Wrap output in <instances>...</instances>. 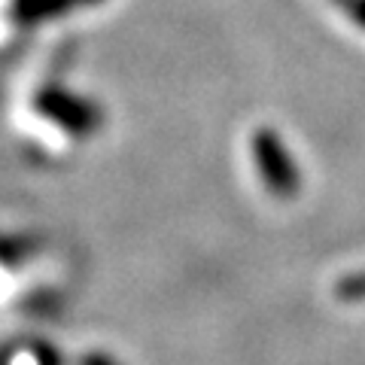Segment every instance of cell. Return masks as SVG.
<instances>
[{
    "mask_svg": "<svg viewBox=\"0 0 365 365\" xmlns=\"http://www.w3.org/2000/svg\"><path fill=\"white\" fill-rule=\"evenodd\" d=\"M253 158L262 182L274 192L277 198H295L302 189V174L295 165L292 153L287 150L283 137L274 128H259L253 134Z\"/></svg>",
    "mask_w": 365,
    "mask_h": 365,
    "instance_id": "cell-1",
    "label": "cell"
},
{
    "mask_svg": "<svg viewBox=\"0 0 365 365\" xmlns=\"http://www.w3.org/2000/svg\"><path fill=\"white\" fill-rule=\"evenodd\" d=\"M37 110L46 119H52L58 128H64L67 134H76V137H86L91 131H98L101 119H104V113H101V107L95 104V101L71 95V91H64V88L40 91Z\"/></svg>",
    "mask_w": 365,
    "mask_h": 365,
    "instance_id": "cell-2",
    "label": "cell"
},
{
    "mask_svg": "<svg viewBox=\"0 0 365 365\" xmlns=\"http://www.w3.org/2000/svg\"><path fill=\"white\" fill-rule=\"evenodd\" d=\"M71 6H73V0H16V19L25 21V25H34V21L61 16Z\"/></svg>",
    "mask_w": 365,
    "mask_h": 365,
    "instance_id": "cell-3",
    "label": "cell"
},
{
    "mask_svg": "<svg viewBox=\"0 0 365 365\" xmlns=\"http://www.w3.org/2000/svg\"><path fill=\"white\" fill-rule=\"evenodd\" d=\"M335 289L341 302H365V271L347 274L344 280H338Z\"/></svg>",
    "mask_w": 365,
    "mask_h": 365,
    "instance_id": "cell-4",
    "label": "cell"
},
{
    "mask_svg": "<svg viewBox=\"0 0 365 365\" xmlns=\"http://www.w3.org/2000/svg\"><path fill=\"white\" fill-rule=\"evenodd\" d=\"M344 6L353 16V21H356L359 28H365V0H344Z\"/></svg>",
    "mask_w": 365,
    "mask_h": 365,
    "instance_id": "cell-5",
    "label": "cell"
},
{
    "mask_svg": "<svg viewBox=\"0 0 365 365\" xmlns=\"http://www.w3.org/2000/svg\"><path fill=\"white\" fill-rule=\"evenodd\" d=\"M86 4H101V0H86Z\"/></svg>",
    "mask_w": 365,
    "mask_h": 365,
    "instance_id": "cell-6",
    "label": "cell"
}]
</instances>
